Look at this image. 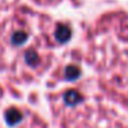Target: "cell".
Segmentation results:
<instances>
[{"label":"cell","mask_w":128,"mask_h":128,"mask_svg":"<svg viewBox=\"0 0 128 128\" xmlns=\"http://www.w3.org/2000/svg\"><path fill=\"white\" fill-rule=\"evenodd\" d=\"M72 36V30L70 28H68L66 25H59L55 30V39L58 40L59 43H66L68 40Z\"/></svg>","instance_id":"cell-1"},{"label":"cell","mask_w":128,"mask_h":128,"mask_svg":"<svg viewBox=\"0 0 128 128\" xmlns=\"http://www.w3.org/2000/svg\"><path fill=\"white\" fill-rule=\"evenodd\" d=\"M22 120V113L18 109H10L6 113V121L8 125H15Z\"/></svg>","instance_id":"cell-2"},{"label":"cell","mask_w":128,"mask_h":128,"mask_svg":"<svg viewBox=\"0 0 128 128\" xmlns=\"http://www.w3.org/2000/svg\"><path fill=\"white\" fill-rule=\"evenodd\" d=\"M83 99V98L80 96V94H78L77 91H68L66 94L64 95V100H65V103L66 105H69V106H74V105H77L80 100Z\"/></svg>","instance_id":"cell-3"},{"label":"cell","mask_w":128,"mask_h":128,"mask_svg":"<svg viewBox=\"0 0 128 128\" xmlns=\"http://www.w3.org/2000/svg\"><path fill=\"white\" fill-rule=\"evenodd\" d=\"M80 76V69H78L77 66H68L66 69H65V77L68 78V80H76V78Z\"/></svg>","instance_id":"cell-4"},{"label":"cell","mask_w":128,"mask_h":128,"mask_svg":"<svg viewBox=\"0 0 128 128\" xmlns=\"http://www.w3.org/2000/svg\"><path fill=\"white\" fill-rule=\"evenodd\" d=\"M26 39H28V36L25 32H15L11 37V43L15 46H22L26 42Z\"/></svg>","instance_id":"cell-5"},{"label":"cell","mask_w":128,"mask_h":128,"mask_svg":"<svg viewBox=\"0 0 128 128\" xmlns=\"http://www.w3.org/2000/svg\"><path fill=\"white\" fill-rule=\"evenodd\" d=\"M25 59H26V62H28V65L34 66V65L39 62V55H37L34 51H28V52L25 54Z\"/></svg>","instance_id":"cell-6"}]
</instances>
